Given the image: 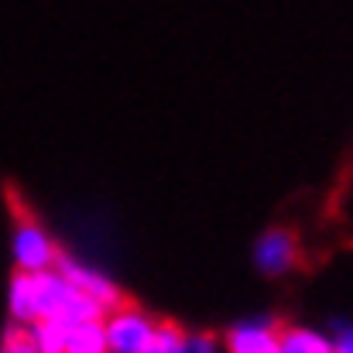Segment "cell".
<instances>
[{
  "instance_id": "6",
  "label": "cell",
  "mask_w": 353,
  "mask_h": 353,
  "mask_svg": "<svg viewBox=\"0 0 353 353\" xmlns=\"http://www.w3.org/2000/svg\"><path fill=\"white\" fill-rule=\"evenodd\" d=\"M254 261L264 274H281L299 264V240L288 230H268L254 247Z\"/></svg>"
},
{
  "instance_id": "13",
  "label": "cell",
  "mask_w": 353,
  "mask_h": 353,
  "mask_svg": "<svg viewBox=\"0 0 353 353\" xmlns=\"http://www.w3.org/2000/svg\"><path fill=\"white\" fill-rule=\"evenodd\" d=\"M333 350L336 353H353V326H340L333 336Z\"/></svg>"
},
{
  "instance_id": "9",
  "label": "cell",
  "mask_w": 353,
  "mask_h": 353,
  "mask_svg": "<svg viewBox=\"0 0 353 353\" xmlns=\"http://www.w3.org/2000/svg\"><path fill=\"white\" fill-rule=\"evenodd\" d=\"M65 353H110L107 326H103V323H83V326H72V333H69V350Z\"/></svg>"
},
{
  "instance_id": "8",
  "label": "cell",
  "mask_w": 353,
  "mask_h": 353,
  "mask_svg": "<svg viewBox=\"0 0 353 353\" xmlns=\"http://www.w3.org/2000/svg\"><path fill=\"white\" fill-rule=\"evenodd\" d=\"M69 333H72V326L59 323V319H45V323L31 326V340H34L38 353H65L69 350Z\"/></svg>"
},
{
  "instance_id": "4",
  "label": "cell",
  "mask_w": 353,
  "mask_h": 353,
  "mask_svg": "<svg viewBox=\"0 0 353 353\" xmlns=\"http://www.w3.org/2000/svg\"><path fill=\"white\" fill-rule=\"evenodd\" d=\"M59 271L72 281V288H79L86 299H93V302H100L103 309H120L123 305V299H120L117 285L107 278V274H100V271H93V268H86L83 261H72V257H59Z\"/></svg>"
},
{
  "instance_id": "7",
  "label": "cell",
  "mask_w": 353,
  "mask_h": 353,
  "mask_svg": "<svg viewBox=\"0 0 353 353\" xmlns=\"http://www.w3.org/2000/svg\"><path fill=\"white\" fill-rule=\"evenodd\" d=\"M281 353H336L333 340H326L323 333L302 330V326H281Z\"/></svg>"
},
{
  "instance_id": "3",
  "label": "cell",
  "mask_w": 353,
  "mask_h": 353,
  "mask_svg": "<svg viewBox=\"0 0 353 353\" xmlns=\"http://www.w3.org/2000/svg\"><path fill=\"white\" fill-rule=\"evenodd\" d=\"M107 343H110V353H144L148 343L154 340V323L134 309V305H120L107 316Z\"/></svg>"
},
{
  "instance_id": "11",
  "label": "cell",
  "mask_w": 353,
  "mask_h": 353,
  "mask_svg": "<svg viewBox=\"0 0 353 353\" xmlns=\"http://www.w3.org/2000/svg\"><path fill=\"white\" fill-rule=\"evenodd\" d=\"M0 353H38L34 340H31V326H17L10 323L3 333V350Z\"/></svg>"
},
{
  "instance_id": "1",
  "label": "cell",
  "mask_w": 353,
  "mask_h": 353,
  "mask_svg": "<svg viewBox=\"0 0 353 353\" xmlns=\"http://www.w3.org/2000/svg\"><path fill=\"white\" fill-rule=\"evenodd\" d=\"M7 309H10V323H17V326H34L45 319L83 326V323H100L107 312L100 302H93L79 288H72V281L62 271H41V274L17 271L10 278Z\"/></svg>"
},
{
  "instance_id": "2",
  "label": "cell",
  "mask_w": 353,
  "mask_h": 353,
  "mask_svg": "<svg viewBox=\"0 0 353 353\" xmlns=\"http://www.w3.org/2000/svg\"><path fill=\"white\" fill-rule=\"evenodd\" d=\"M10 250H14L17 271H24V274H41V271H52V264H59V250H55L52 236L45 234L41 223H34L24 213L14 223Z\"/></svg>"
},
{
  "instance_id": "10",
  "label": "cell",
  "mask_w": 353,
  "mask_h": 353,
  "mask_svg": "<svg viewBox=\"0 0 353 353\" xmlns=\"http://www.w3.org/2000/svg\"><path fill=\"white\" fill-rule=\"evenodd\" d=\"M185 350H189V336L175 323H158L154 340L148 343L144 353H185Z\"/></svg>"
},
{
  "instance_id": "12",
  "label": "cell",
  "mask_w": 353,
  "mask_h": 353,
  "mask_svg": "<svg viewBox=\"0 0 353 353\" xmlns=\"http://www.w3.org/2000/svg\"><path fill=\"white\" fill-rule=\"evenodd\" d=\"M185 353H220V343L206 333H196V336H189V350Z\"/></svg>"
},
{
  "instance_id": "5",
  "label": "cell",
  "mask_w": 353,
  "mask_h": 353,
  "mask_svg": "<svg viewBox=\"0 0 353 353\" xmlns=\"http://www.w3.org/2000/svg\"><path fill=\"white\" fill-rule=\"evenodd\" d=\"M227 353H281V326L250 319L227 330Z\"/></svg>"
}]
</instances>
